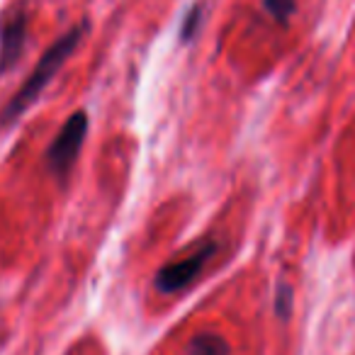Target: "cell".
Masks as SVG:
<instances>
[{"label": "cell", "mask_w": 355, "mask_h": 355, "mask_svg": "<svg viewBox=\"0 0 355 355\" xmlns=\"http://www.w3.org/2000/svg\"><path fill=\"white\" fill-rule=\"evenodd\" d=\"M214 253H217V243L207 241L200 251H195L193 256L161 268L156 275V290L163 292V295H173V292H180V290H185V287H190L200 277L202 268L212 261Z\"/></svg>", "instance_id": "cell-3"}, {"label": "cell", "mask_w": 355, "mask_h": 355, "mask_svg": "<svg viewBox=\"0 0 355 355\" xmlns=\"http://www.w3.org/2000/svg\"><path fill=\"white\" fill-rule=\"evenodd\" d=\"M292 306H295V295H292V287L287 282H282L277 287V295H275V314L287 319L292 314Z\"/></svg>", "instance_id": "cell-7"}, {"label": "cell", "mask_w": 355, "mask_h": 355, "mask_svg": "<svg viewBox=\"0 0 355 355\" xmlns=\"http://www.w3.org/2000/svg\"><path fill=\"white\" fill-rule=\"evenodd\" d=\"M83 32H85V25L73 27V30H69L64 37H59V40L44 51V56L37 61L35 71L27 76V80L20 85V90L10 98V103L3 107V112H0V127L15 124L17 119L40 100V95L44 93V88L51 83V78L59 73L61 66L66 64V59L76 51Z\"/></svg>", "instance_id": "cell-1"}, {"label": "cell", "mask_w": 355, "mask_h": 355, "mask_svg": "<svg viewBox=\"0 0 355 355\" xmlns=\"http://www.w3.org/2000/svg\"><path fill=\"white\" fill-rule=\"evenodd\" d=\"M85 134H88V114L78 110L66 119V124L59 129L51 146L46 148V166H49L51 175L59 178V180L69 178V173L73 171L76 161L80 156Z\"/></svg>", "instance_id": "cell-2"}, {"label": "cell", "mask_w": 355, "mask_h": 355, "mask_svg": "<svg viewBox=\"0 0 355 355\" xmlns=\"http://www.w3.org/2000/svg\"><path fill=\"white\" fill-rule=\"evenodd\" d=\"M27 42V15L15 10L0 20V73L10 71L25 51Z\"/></svg>", "instance_id": "cell-4"}, {"label": "cell", "mask_w": 355, "mask_h": 355, "mask_svg": "<svg viewBox=\"0 0 355 355\" xmlns=\"http://www.w3.org/2000/svg\"><path fill=\"white\" fill-rule=\"evenodd\" d=\"M263 10L275 22H287L295 12V0H263Z\"/></svg>", "instance_id": "cell-6"}, {"label": "cell", "mask_w": 355, "mask_h": 355, "mask_svg": "<svg viewBox=\"0 0 355 355\" xmlns=\"http://www.w3.org/2000/svg\"><path fill=\"white\" fill-rule=\"evenodd\" d=\"M200 22H202V6H195L190 8V12L185 15L183 20V32H180V37H183V42H190L195 37V32H198Z\"/></svg>", "instance_id": "cell-8"}, {"label": "cell", "mask_w": 355, "mask_h": 355, "mask_svg": "<svg viewBox=\"0 0 355 355\" xmlns=\"http://www.w3.org/2000/svg\"><path fill=\"white\" fill-rule=\"evenodd\" d=\"M185 355H229V343L219 334H198L190 338Z\"/></svg>", "instance_id": "cell-5"}]
</instances>
